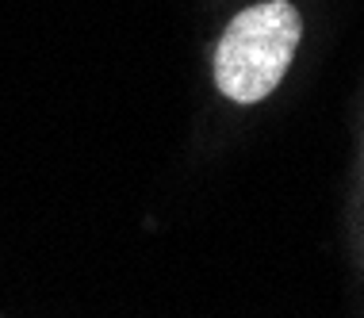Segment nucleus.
I'll return each instance as SVG.
<instances>
[{
    "mask_svg": "<svg viewBox=\"0 0 364 318\" xmlns=\"http://www.w3.org/2000/svg\"><path fill=\"white\" fill-rule=\"evenodd\" d=\"M303 38V19L288 0L250 4L226 23L215 46V85L234 104H261L277 92Z\"/></svg>",
    "mask_w": 364,
    "mask_h": 318,
    "instance_id": "obj_1",
    "label": "nucleus"
}]
</instances>
